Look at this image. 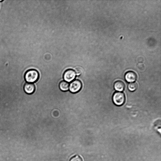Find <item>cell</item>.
<instances>
[{
    "label": "cell",
    "mask_w": 161,
    "mask_h": 161,
    "mask_svg": "<svg viewBox=\"0 0 161 161\" xmlns=\"http://www.w3.org/2000/svg\"><path fill=\"white\" fill-rule=\"evenodd\" d=\"M82 87V84L80 80H76L70 84L69 89L70 91L73 93L79 92Z\"/></svg>",
    "instance_id": "3"
},
{
    "label": "cell",
    "mask_w": 161,
    "mask_h": 161,
    "mask_svg": "<svg viewBox=\"0 0 161 161\" xmlns=\"http://www.w3.org/2000/svg\"><path fill=\"white\" fill-rule=\"evenodd\" d=\"M125 79L127 82L132 83L135 82L137 78L136 74L132 71H129L126 73Z\"/></svg>",
    "instance_id": "5"
},
{
    "label": "cell",
    "mask_w": 161,
    "mask_h": 161,
    "mask_svg": "<svg viewBox=\"0 0 161 161\" xmlns=\"http://www.w3.org/2000/svg\"><path fill=\"white\" fill-rule=\"evenodd\" d=\"M113 99L115 104L120 106L124 103L125 101V97L123 93L116 92L114 94Z\"/></svg>",
    "instance_id": "2"
},
{
    "label": "cell",
    "mask_w": 161,
    "mask_h": 161,
    "mask_svg": "<svg viewBox=\"0 0 161 161\" xmlns=\"http://www.w3.org/2000/svg\"><path fill=\"white\" fill-rule=\"evenodd\" d=\"M69 84L65 81L61 82L59 84L60 90L63 91H67L69 89Z\"/></svg>",
    "instance_id": "8"
},
{
    "label": "cell",
    "mask_w": 161,
    "mask_h": 161,
    "mask_svg": "<svg viewBox=\"0 0 161 161\" xmlns=\"http://www.w3.org/2000/svg\"><path fill=\"white\" fill-rule=\"evenodd\" d=\"M76 75L77 76H79L82 73V71L80 70V69H77L75 71Z\"/></svg>",
    "instance_id": "11"
},
{
    "label": "cell",
    "mask_w": 161,
    "mask_h": 161,
    "mask_svg": "<svg viewBox=\"0 0 161 161\" xmlns=\"http://www.w3.org/2000/svg\"><path fill=\"white\" fill-rule=\"evenodd\" d=\"M138 85L136 83H130L128 86V90L131 91L133 92L136 90L138 88Z\"/></svg>",
    "instance_id": "9"
},
{
    "label": "cell",
    "mask_w": 161,
    "mask_h": 161,
    "mask_svg": "<svg viewBox=\"0 0 161 161\" xmlns=\"http://www.w3.org/2000/svg\"><path fill=\"white\" fill-rule=\"evenodd\" d=\"M39 73L37 70L30 69L26 72L24 77L26 82L32 84L37 81L39 79Z\"/></svg>",
    "instance_id": "1"
},
{
    "label": "cell",
    "mask_w": 161,
    "mask_h": 161,
    "mask_svg": "<svg viewBox=\"0 0 161 161\" xmlns=\"http://www.w3.org/2000/svg\"><path fill=\"white\" fill-rule=\"evenodd\" d=\"M24 91L28 94H31L34 93L35 90L34 85L31 83H26L24 87Z\"/></svg>",
    "instance_id": "6"
},
{
    "label": "cell",
    "mask_w": 161,
    "mask_h": 161,
    "mask_svg": "<svg viewBox=\"0 0 161 161\" xmlns=\"http://www.w3.org/2000/svg\"><path fill=\"white\" fill-rule=\"evenodd\" d=\"M75 71L72 69H69L65 71L63 75L64 79L67 82H71L75 78Z\"/></svg>",
    "instance_id": "4"
},
{
    "label": "cell",
    "mask_w": 161,
    "mask_h": 161,
    "mask_svg": "<svg viewBox=\"0 0 161 161\" xmlns=\"http://www.w3.org/2000/svg\"><path fill=\"white\" fill-rule=\"evenodd\" d=\"M70 161H83L82 159L78 155H75L70 159Z\"/></svg>",
    "instance_id": "10"
},
{
    "label": "cell",
    "mask_w": 161,
    "mask_h": 161,
    "mask_svg": "<svg viewBox=\"0 0 161 161\" xmlns=\"http://www.w3.org/2000/svg\"><path fill=\"white\" fill-rule=\"evenodd\" d=\"M114 88L116 90L121 92L124 90L125 88V85L122 82L120 81V80H118L115 83Z\"/></svg>",
    "instance_id": "7"
}]
</instances>
